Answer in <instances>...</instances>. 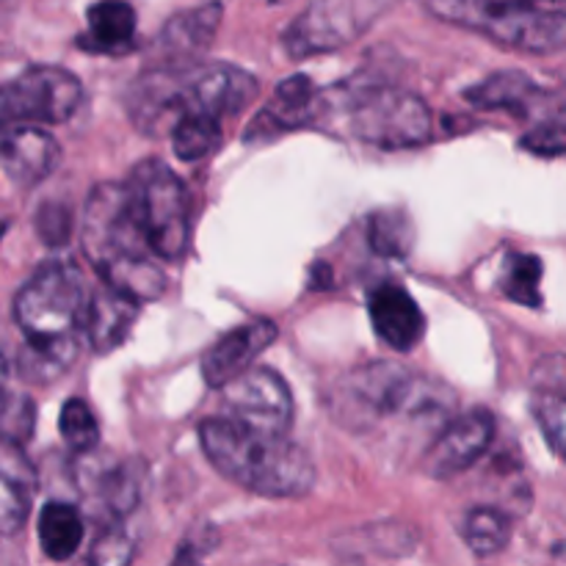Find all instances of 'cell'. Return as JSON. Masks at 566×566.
<instances>
[{
	"label": "cell",
	"instance_id": "1",
	"mask_svg": "<svg viewBox=\"0 0 566 566\" xmlns=\"http://www.w3.org/2000/svg\"><path fill=\"white\" fill-rule=\"evenodd\" d=\"M326 409L335 423L365 440H381L396 451H429L457 418V392L446 381L381 359L343 376L326 396Z\"/></svg>",
	"mask_w": 566,
	"mask_h": 566
},
{
	"label": "cell",
	"instance_id": "2",
	"mask_svg": "<svg viewBox=\"0 0 566 566\" xmlns=\"http://www.w3.org/2000/svg\"><path fill=\"white\" fill-rule=\"evenodd\" d=\"M88 291L81 271L66 263H48L17 291L14 321L25 337L17 357L22 379L48 385L77 357Z\"/></svg>",
	"mask_w": 566,
	"mask_h": 566
},
{
	"label": "cell",
	"instance_id": "3",
	"mask_svg": "<svg viewBox=\"0 0 566 566\" xmlns=\"http://www.w3.org/2000/svg\"><path fill=\"white\" fill-rule=\"evenodd\" d=\"M258 92V77L235 64H158L133 83L127 111L138 130L160 136L186 114H241Z\"/></svg>",
	"mask_w": 566,
	"mask_h": 566
},
{
	"label": "cell",
	"instance_id": "4",
	"mask_svg": "<svg viewBox=\"0 0 566 566\" xmlns=\"http://www.w3.org/2000/svg\"><path fill=\"white\" fill-rule=\"evenodd\" d=\"M83 252L103 285L147 304L164 296L166 274L155 263L133 216L125 182H99L83 205Z\"/></svg>",
	"mask_w": 566,
	"mask_h": 566
},
{
	"label": "cell",
	"instance_id": "5",
	"mask_svg": "<svg viewBox=\"0 0 566 566\" xmlns=\"http://www.w3.org/2000/svg\"><path fill=\"white\" fill-rule=\"evenodd\" d=\"M199 442L208 462L241 490L263 497H302L313 492V459L287 437L263 434L219 415L199 423Z\"/></svg>",
	"mask_w": 566,
	"mask_h": 566
},
{
	"label": "cell",
	"instance_id": "6",
	"mask_svg": "<svg viewBox=\"0 0 566 566\" xmlns=\"http://www.w3.org/2000/svg\"><path fill=\"white\" fill-rule=\"evenodd\" d=\"M337 111L348 136L379 149H415L434 138V116L423 97L385 83H337L321 94V114ZM318 114V116H321Z\"/></svg>",
	"mask_w": 566,
	"mask_h": 566
},
{
	"label": "cell",
	"instance_id": "7",
	"mask_svg": "<svg viewBox=\"0 0 566 566\" xmlns=\"http://www.w3.org/2000/svg\"><path fill=\"white\" fill-rule=\"evenodd\" d=\"M426 9L437 20L468 28L517 53L553 55L566 50V11L484 0H426Z\"/></svg>",
	"mask_w": 566,
	"mask_h": 566
},
{
	"label": "cell",
	"instance_id": "8",
	"mask_svg": "<svg viewBox=\"0 0 566 566\" xmlns=\"http://www.w3.org/2000/svg\"><path fill=\"white\" fill-rule=\"evenodd\" d=\"M133 216L155 260L175 263L191 241V193L160 160H142L127 177Z\"/></svg>",
	"mask_w": 566,
	"mask_h": 566
},
{
	"label": "cell",
	"instance_id": "9",
	"mask_svg": "<svg viewBox=\"0 0 566 566\" xmlns=\"http://www.w3.org/2000/svg\"><path fill=\"white\" fill-rule=\"evenodd\" d=\"M83 99V83L64 66H28L0 83V127H44L72 119Z\"/></svg>",
	"mask_w": 566,
	"mask_h": 566
},
{
	"label": "cell",
	"instance_id": "10",
	"mask_svg": "<svg viewBox=\"0 0 566 566\" xmlns=\"http://www.w3.org/2000/svg\"><path fill=\"white\" fill-rule=\"evenodd\" d=\"M401 0H313L287 25L285 50L291 59L335 53L363 36L379 17H385Z\"/></svg>",
	"mask_w": 566,
	"mask_h": 566
},
{
	"label": "cell",
	"instance_id": "11",
	"mask_svg": "<svg viewBox=\"0 0 566 566\" xmlns=\"http://www.w3.org/2000/svg\"><path fill=\"white\" fill-rule=\"evenodd\" d=\"M224 418L238 420L254 431L287 437L293 426V396L287 381L271 368H249L227 387H221Z\"/></svg>",
	"mask_w": 566,
	"mask_h": 566
},
{
	"label": "cell",
	"instance_id": "12",
	"mask_svg": "<svg viewBox=\"0 0 566 566\" xmlns=\"http://www.w3.org/2000/svg\"><path fill=\"white\" fill-rule=\"evenodd\" d=\"M492 440H495V418L490 409L457 415L426 451V473L431 479H453L473 468L490 451Z\"/></svg>",
	"mask_w": 566,
	"mask_h": 566
},
{
	"label": "cell",
	"instance_id": "13",
	"mask_svg": "<svg viewBox=\"0 0 566 566\" xmlns=\"http://www.w3.org/2000/svg\"><path fill=\"white\" fill-rule=\"evenodd\" d=\"M276 324L271 321H252V324H243L238 329L227 332L224 337L213 343V346L205 352L202 357V376L210 387L221 390L230 381H235L238 376L247 374L249 368H254V359L260 357V352L271 346L276 340Z\"/></svg>",
	"mask_w": 566,
	"mask_h": 566
},
{
	"label": "cell",
	"instance_id": "14",
	"mask_svg": "<svg viewBox=\"0 0 566 566\" xmlns=\"http://www.w3.org/2000/svg\"><path fill=\"white\" fill-rule=\"evenodd\" d=\"M61 147L42 127H0V169L11 182L31 188L53 175Z\"/></svg>",
	"mask_w": 566,
	"mask_h": 566
},
{
	"label": "cell",
	"instance_id": "15",
	"mask_svg": "<svg viewBox=\"0 0 566 566\" xmlns=\"http://www.w3.org/2000/svg\"><path fill=\"white\" fill-rule=\"evenodd\" d=\"M224 20V6L219 0L186 9L171 17L158 33L160 64H197L199 55L213 44Z\"/></svg>",
	"mask_w": 566,
	"mask_h": 566
},
{
	"label": "cell",
	"instance_id": "16",
	"mask_svg": "<svg viewBox=\"0 0 566 566\" xmlns=\"http://www.w3.org/2000/svg\"><path fill=\"white\" fill-rule=\"evenodd\" d=\"M368 313L374 329L392 352H412L426 332L423 310L398 282H381L370 291Z\"/></svg>",
	"mask_w": 566,
	"mask_h": 566
},
{
	"label": "cell",
	"instance_id": "17",
	"mask_svg": "<svg viewBox=\"0 0 566 566\" xmlns=\"http://www.w3.org/2000/svg\"><path fill=\"white\" fill-rule=\"evenodd\" d=\"M39 475L25 448L0 437V536H14L31 514Z\"/></svg>",
	"mask_w": 566,
	"mask_h": 566
},
{
	"label": "cell",
	"instance_id": "18",
	"mask_svg": "<svg viewBox=\"0 0 566 566\" xmlns=\"http://www.w3.org/2000/svg\"><path fill=\"white\" fill-rule=\"evenodd\" d=\"M142 304L133 302L125 293L114 291L108 285H99L97 291L88 293V307L83 329H86L88 343L97 354H111L125 343L136 324Z\"/></svg>",
	"mask_w": 566,
	"mask_h": 566
},
{
	"label": "cell",
	"instance_id": "19",
	"mask_svg": "<svg viewBox=\"0 0 566 566\" xmlns=\"http://www.w3.org/2000/svg\"><path fill=\"white\" fill-rule=\"evenodd\" d=\"M138 17L127 0H97L86 9V33L77 36V48L97 55L127 53L136 42Z\"/></svg>",
	"mask_w": 566,
	"mask_h": 566
},
{
	"label": "cell",
	"instance_id": "20",
	"mask_svg": "<svg viewBox=\"0 0 566 566\" xmlns=\"http://www.w3.org/2000/svg\"><path fill=\"white\" fill-rule=\"evenodd\" d=\"M321 114V94L307 75H291L276 86L274 97L265 103L263 114L254 119L249 130L271 127L274 133L293 130V127L310 125Z\"/></svg>",
	"mask_w": 566,
	"mask_h": 566
},
{
	"label": "cell",
	"instance_id": "21",
	"mask_svg": "<svg viewBox=\"0 0 566 566\" xmlns=\"http://www.w3.org/2000/svg\"><path fill=\"white\" fill-rule=\"evenodd\" d=\"M147 468L142 459H125L111 468H97L86 475V486L114 520L127 517L142 501Z\"/></svg>",
	"mask_w": 566,
	"mask_h": 566
},
{
	"label": "cell",
	"instance_id": "22",
	"mask_svg": "<svg viewBox=\"0 0 566 566\" xmlns=\"http://www.w3.org/2000/svg\"><path fill=\"white\" fill-rule=\"evenodd\" d=\"M468 103L484 111H512V114H525L536 99L542 97V88L534 77L520 70L495 72L481 83L464 92Z\"/></svg>",
	"mask_w": 566,
	"mask_h": 566
},
{
	"label": "cell",
	"instance_id": "23",
	"mask_svg": "<svg viewBox=\"0 0 566 566\" xmlns=\"http://www.w3.org/2000/svg\"><path fill=\"white\" fill-rule=\"evenodd\" d=\"M83 542V517L70 503L50 501L39 512V545L50 562H66Z\"/></svg>",
	"mask_w": 566,
	"mask_h": 566
},
{
	"label": "cell",
	"instance_id": "24",
	"mask_svg": "<svg viewBox=\"0 0 566 566\" xmlns=\"http://www.w3.org/2000/svg\"><path fill=\"white\" fill-rule=\"evenodd\" d=\"M415 230L412 221L403 210L398 208H385L370 213L368 219V243L379 258L387 260H401L407 258L409 249H412Z\"/></svg>",
	"mask_w": 566,
	"mask_h": 566
},
{
	"label": "cell",
	"instance_id": "25",
	"mask_svg": "<svg viewBox=\"0 0 566 566\" xmlns=\"http://www.w3.org/2000/svg\"><path fill=\"white\" fill-rule=\"evenodd\" d=\"M462 536L475 556H497L512 539V520L490 506H479L464 517Z\"/></svg>",
	"mask_w": 566,
	"mask_h": 566
},
{
	"label": "cell",
	"instance_id": "26",
	"mask_svg": "<svg viewBox=\"0 0 566 566\" xmlns=\"http://www.w3.org/2000/svg\"><path fill=\"white\" fill-rule=\"evenodd\" d=\"M171 147L180 160H199L221 144V119L208 114H186L169 130Z\"/></svg>",
	"mask_w": 566,
	"mask_h": 566
},
{
	"label": "cell",
	"instance_id": "27",
	"mask_svg": "<svg viewBox=\"0 0 566 566\" xmlns=\"http://www.w3.org/2000/svg\"><path fill=\"white\" fill-rule=\"evenodd\" d=\"M542 260L534 254H509L501 291L523 307H542Z\"/></svg>",
	"mask_w": 566,
	"mask_h": 566
},
{
	"label": "cell",
	"instance_id": "28",
	"mask_svg": "<svg viewBox=\"0 0 566 566\" xmlns=\"http://www.w3.org/2000/svg\"><path fill=\"white\" fill-rule=\"evenodd\" d=\"M59 431L66 440V446L75 448L77 453H92L99 446V423L94 418L92 407L81 398H70V401L61 407L59 415Z\"/></svg>",
	"mask_w": 566,
	"mask_h": 566
},
{
	"label": "cell",
	"instance_id": "29",
	"mask_svg": "<svg viewBox=\"0 0 566 566\" xmlns=\"http://www.w3.org/2000/svg\"><path fill=\"white\" fill-rule=\"evenodd\" d=\"M531 412H534L547 446L566 462V398L558 392H539L531 401Z\"/></svg>",
	"mask_w": 566,
	"mask_h": 566
},
{
	"label": "cell",
	"instance_id": "30",
	"mask_svg": "<svg viewBox=\"0 0 566 566\" xmlns=\"http://www.w3.org/2000/svg\"><path fill=\"white\" fill-rule=\"evenodd\" d=\"M33 426H36V403L28 396H9L0 401V437L17 442V446H25L33 434Z\"/></svg>",
	"mask_w": 566,
	"mask_h": 566
},
{
	"label": "cell",
	"instance_id": "31",
	"mask_svg": "<svg viewBox=\"0 0 566 566\" xmlns=\"http://www.w3.org/2000/svg\"><path fill=\"white\" fill-rule=\"evenodd\" d=\"M133 556H136V545H133L130 534L114 523L94 539L88 566H130Z\"/></svg>",
	"mask_w": 566,
	"mask_h": 566
},
{
	"label": "cell",
	"instance_id": "32",
	"mask_svg": "<svg viewBox=\"0 0 566 566\" xmlns=\"http://www.w3.org/2000/svg\"><path fill=\"white\" fill-rule=\"evenodd\" d=\"M33 227H36V235L44 247H64L72 235L70 208L61 202H44L42 208L36 210Z\"/></svg>",
	"mask_w": 566,
	"mask_h": 566
},
{
	"label": "cell",
	"instance_id": "33",
	"mask_svg": "<svg viewBox=\"0 0 566 566\" xmlns=\"http://www.w3.org/2000/svg\"><path fill=\"white\" fill-rule=\"evenodd\" d=\"M523 147L534 155H547V158H553V155H566V127L556 125V122L534 127V130L523 138Z\"/></svg>",
	"mask_w": 566,
	"mask_h": 566
},
{
	"label": "cell",
	"instance_id": "34",
	"mask_svg": "<svg viewBox=\"0 0 566 566\" xmlns=\"http://www.w3.org/2000/svg\"><path fill=\"white\" fill-rule=\"evenodd\" d=\"M368 536H374V542H379V547L385 553H409L415 547V542H418L415 531L401 523L374 525V528L368 531Z\"/></svg>",
	"mask_w": 566,
	"mask_h": 566
},
{
	"label": "cell",
	"instance_id": "35",
	"mask_svg": "<svg viewBox=\"0 0 566 566\" xmlns=\"http://www.w3.org/2000/svg\"><path fill=\"white\" fill-rule=\"evenodd\" d=\"M171 566H202V564L197 562V553H191V547H182V551L177 553L175 564Z\"/></svg>",
	"mask_w": 566,
	"mask_h": 566
},
{
	"label": "cell",
	"instance_id": "36",
	"mask_svg": "<svg viewBox=\"0 0 566 566\" xmlns=\"http://www.w3.org/2000/svg\"><path fill=\"white\" fill-rule=\"evenodd\" d=\"M9 396V363H6V357L0 354V401Z\"/></svg>",
	"mask_w": 566,
	"mask_h": 566
},
{
	"label": "cell",
	"instance_id": "37",
	"mask_svg": "<svg viewBox=\"0 0 566 566\" xmlns=\"http://www.w3.org/2000/svg\"><path fill=\"white\" fill-rule=\"evenodd\" d=\"M484 3H534V0H484Z\"/></svg>",
	"mask_w": 566,
	"mask_h": 566
}]
</instances>
